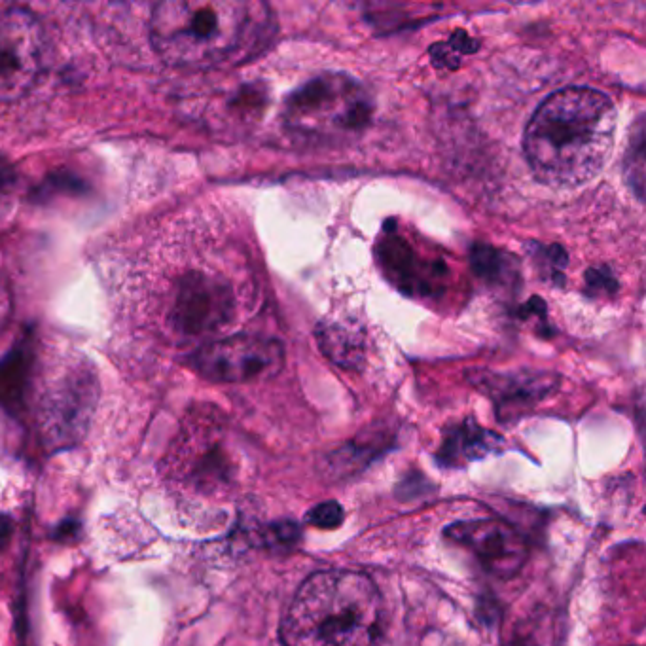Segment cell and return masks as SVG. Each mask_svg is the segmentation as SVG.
<instances>
[{"mask_svg":"<svg viewBox=\"0 0 646 646\" xmlns=\"http://www.w3.org/2000/svg\"><path fill=\"white\" fill-rule=\"evenodd\" d=\"M616 108L592 88L552 93L531 116L523 150L542 184L571 188L590 182L611 158Z\"/></svg>","mask_w":646,"mask_h":646,"instance_id":"obj_1","label":"cell"},{"mask_svg":"<svg viewBox=\"0 0 646 646\" xmlns=\"http://www.w3.org/2000/svg\"><path fill=\"white\" fill-rule=\"evenodd\" d=\"M268 21V8L258 2L167 0L156 6L150 33L165 63L209 69L252 52Z\"/></svg>","mask_w":646,"mask_h":646,"instance_id":"obj_2","label":"cell"},{"mask_svg":"<svg viewBox=\"0 0 646 646\" xmlns=\"http://www.w3.org/2000/svg\"><path fill=\"white\" fill-rule=\"evenodd\" d=\"M385 635L383 597L364 573L319 571L298 588L285 618V646H381Z\"/></svg>","mask_w":646,"mask_h":646,"instance_id":"obj_3","label":"cell"},{"mask_svg":"<svg viewBox=\"0 0 646 646\" xmlns=\"http://www.w3.org/2000/svg\"><path fill=\"white\" fill-rule=\"evenodd\" d=\"M160 324L175 345L209 343L237 317L234 285L216 271L190 268L179 273L162 296Z\"/></svg>","mask_w":646,"mask_h":646,"instance_id":"obj_4","label":"cell"},{"mask_svg":"<svg viewBox=\"0 0 646 646\" xmlns=\"http://www.w3.org/2000/svg\"><path fill=\"white\" fill-rule=\"evenodd\" d=\"M372 101L357 80L321 74L292 91L283 107V124L294 135L328 141L355 135L370 122Z\"/></svg>","mask_w":646,"mask_h":646,"instance_id":"obj_5","label":"cell"},{"mask_svg":"<svg viewBox=\"0 0 646 646\" xmlns=\"http://www.w3.org/2000/svg\"><path fill=\"white\" fill-rule=\"evenodd\" d=\"M285 351L279 341L251 334L216 338L190 355L199 376L218 383H245L275 376L283 368Z\"/></svg>","mask_w":646,"mask_h":646,"instance_id":"obj_6","label":"cell"},{"mask_svg":"<svg viewBox=\"0 0 646 646\" xmlns=\"http://www.w3.org/2000/svg\"><path fill=\"white\" fill-rule=\"evenodd\" d=\"M46 40L35 14L0 10V103H14L33 90L44 69Z\"/></svg>","mask_w":646,"mask_h":646,"instance_id":"obj_7","label":"cell"},{"mask_svg":"<svg viewBox=\"0 0 646 646\" xmlns=\"http://www.w3.org/2000/svg\"><path fill=\"white\" fill-rule=\"evenodd\" d=\"M446 537L476 557L485 573L501 580L518 575L529 557L527 540L506 521H457L446 529Z\"/></svg>","mask_w":646,"mask_h":646,"instance_id":"obj_8","label":"cell"},{"mask_svg":"<svg viewBox=\"0 0 646 646\" xmlns=\"http://www.w3.org/2000/svg\"><path fill=\"white\" fill-rule=\"evenodd\" d=\"M93 406V379L80 370L48 389L38 410V425L46 446L67 449L78 444L88 431Z\"/></svg>","mask_w":646,"mask_h":646,"instance_id":"obj_9","label":"cell"},{"mask_svg":"<svg viewBox=\"0 0 646 646\" xmlns=\"http://www.w3.org/2000/svg\"><path fill=\"white\" fill-rule=\"evenodd\" d=\"M379 256L402 290H415L419 296L434 294L438 281L448 273L444 262H432L417 256L408 241L400 239L393 232H387V239L381 241Z\"/></svg>","mask_w":646,"mask_h":646,"instance_id":"obj_10","label":"cell"},{"mask_svg":"<svg viewBox=\"0 0 646 646\" xmlns=\"http://www.w3.org/2000/svg\"><path fill=\"white\" fill-rule=\"evenodd\" d=\"M478 389L493 398L497 412L504 419L506 415H514L516 412H523L525 408H531L537 404L548 393L556 389V377L546 374H510V376H499V374H478L474 379Z\"/></svg>","mask_w":646,"mask_h":646,"instance_id":"obj_11","label":"cell"},{"mask_svg":"<svg viewBox=\"0 0 646 646\" xmlns=\"http://www.w3.org/2000/svg\"><path fill=\"white\" fill-rule=\"evenodd\" d=\"M503 448L504 440L499 434L482 429L472 419H468L446 432L436 459L442 467L461 468Z\"/></svg>","mask_w":646,"mask_h":646,"instance_id":"obj_12","label":"cell"},{"mask_svg":"<svg viewBox=\"0 0 646 646\" xmlns=\"http://www.w3.org/2000/svg\"><path fill=\"white\" fill-rule=\"evenodd\" d=\"M317 338L324 355L340 366L353 368L364 359V343L359 330H351L343 324L326 323L319 328Z\"/></svg>","mask_w":646,"mask_h":646,"instance_id":"obj_13","label":"cell"},{"mask_svg":"<svg viewBox=\"0 0 646 646\" xmlns=\"http://www.w3.org/2000/svg\"><path fill=\"white\" fill-rule=\"evenodd\" d=\"M472 262L476 266V271L485 277L489 283H503V281H512V260L508 256H504L495 249H487V247H476Z\"/></svg>","mask_w":646,"mask_h":646,"instance_id":"obj_14","label":"cell"},{"mask_svg":"<svg viewBox=\"0 0 646 646\" xmlns=\"http://www.w3.org/2000/svg\"><path fill=\"white\" fill-rule=\"evenodd\" d=\"M645 135H643V122L639 120L637 124V135L631 139V148L628 150L626 158V171L629 175V184L635 188L637 196H643V175H645Z\"/></svg>","mask_w":646,"mask_h":646,"instance_id":"obj_15","label":"cell"},{"mask_svg":"<svg viewBox=\"0 0 646 646\" xmlns=\"http://www.w3.org/2000/svg\"><path fill=\"white\" fill-rule=\"evenodd\" d=\"M300 539V529L292 521H275L262 533V544L270 550H290Z\"/></svg>","mask_w":646,"mask_h":646,"instance_id":"obj_16","label":"cell"},{"mask_svg":"<svg viewBox=\"0 0 646 646\" xmlns=\"http://www.w3.org/2000/svg\"><path fill=\"white\" fill-rule=\"evenodd\" d=\"M345 518V512L340 503L336 501H326V503L317 504L306 514V523L317 527V529H336L340 527Z\"/></svg>","mask_w":646,"mask_h":646,"instance_id":"obj_17","label":"cell"},{"mask_svg":"<svg viewBox=\"0 0 646 646\" xmlns=\"http://www.w3.org/2000/svg\"><path fill=\"white\" fill-rule=\"evenodd\" d=\"M78 531H80L78 521L67 520L63 521V523L55 529L54 537L57 540L76 539V537H78Z\"/></svg>","mask_w":646,"mask_h":646,"instance_id":"obj_18","label":"cell"},{"mask_svg":"<svg viewBox=\"0 0 646 646\" xmlns=\"http://www.w3.org/2000/svg\"><path fill=\"white\" fill-rule=\"evenodd\" d=\"M12 533H14V521L10 520L8 516H0V550L6 548Z\"/></svg>","mask_w":646,"mask_h":646,"instance_id":"obj_19","label":"cell"},{"mask_svg":"<svg viewBox=\"0 0 646 646\" xmlns=\"http://www.w3.org/2000/svg\"><path fill=\"white\" fill-rule=\"evenodd\" d=\"M6 317H8V298H6L4 288L0 287V330L6 323Z\"/></svg>","mask_w":646,"mask_h":646,"instance_id":"obj_20","label":"cell"},{"mask_svg":"<svg viewBox=\"0 0 646 646\" xmlns=\"http://www.w3.org/2000/svg\"><path fill=\"white\" fill-rule=\"evenodd\" d=\"M631 646H639V645H631Z\"/></svg>","mask_w":646,"mask_h":646,"instance_id":"obj_21","label":"cell"}]
</instances>
